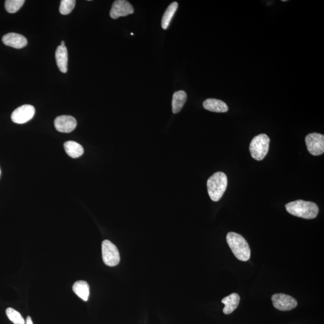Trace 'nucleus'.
Listing matches in <instances>:
<instances>
[{"label": "nucleus", "mask_w": 324, "mask_h": 324, "mask_svg": "<svg viewBox=\"0 0 324 324\" xmlns=\"http://www.w3.org/2000/svg\"><path fill=\"white\" fill-rule=\"evenodd\" d=\"M240 301V296L236 293H232L231 295L225 297L222 300V303L225 305L223 312L226 315L232 313L239 306Z\"/></svg>", "instance_id": "nucleus-14"}, {"label": "nucleus", "mask_w": 324, "mask_h": 324, "mask_svg": "<svg viewBox=\"0 0 324 324\" xmlns=\"http://www.w3.org/2000/svg\"><path fill=\"white\" fill-rule=\"evenodd\" d=\"M272 300L274 307L281 311L292 310L298 305L297 301L294 298L284 293H275L272 296Z\"/></svg>", "instance_id": "nucleus-7"}, {"label": "nucleus", "mask_w": 324, "mask_h": 324, "mask_svg": "<svg viewBox=\"0 0 324 324\" xmlns=\"http://www.w3.org/2000/svg\"><path fill=\"white\" fill-rule=\"evenodd\" d=\"M227 241L238 259L242 261H247L250 259L251 252L249 245L242 235L235 232H229L227 234Z\"/></svg>", "instance_id": "nucleus-2"}, {"label": "nucleus", "mask_w": 324, "mask_h": 324, "mask_svg": "<svg viewBox=\"0 0 324 324\" xmlns=\"http://www.w3.org/2000/svg\"><path fill=\"white\" fill-rule=\"evenodd\" d=\"M77 122L72 116L62 115L58 116L54 121L55 129L63 133H70L75 130Z\"/></svg>", "instance_id": "nucleus-10"}, {"label": "nucleus", "mask_w": 324, "mask_h": 324, "mask_svg": "<svg viewBox=\"0 0 324 324\" xmlns=\"http://www.w3.org/2000/svg\"><path fill=\"white\" fill-rule=\"evenodd\" d=\"M55 59L58 69L63 73H66L68 65V52L66 47L61 45L58 47L55 52Z\"/></svg>", "instance_id": "nucleus-13"}, {"label": "nucleus", "mask_w": 324, "mask_h": 324, "mask_svg": "<svg viewBox=\"0 0 324 324\" xmlns=\"http://www.w3.org/2000/svg\"><path fill=\"white\" fill-rule=\"evenodd\" d=\"M102 259L109 267H114L120 261V253L114 244L106 240L102 244Z\"/></svg>", "instance_id": "nucleus-5"}, {"label": "nucleus", "mask_w": 324, "mask_h": 324, "mask_svg": "<svg viewBox=\"0 0 324 324\" xmlns=\"http://www.w3.org/2000/svg\"><path fill=\"white\" fill-rule=\"evenodd\" d=\"M73 292L78 297L85 301H87L90 296V287L87 282L83 280L77 281L73 285Z\"/></svg>", "instance_id": "nucleus-15"}, {"label": "nucleus", "mask_w": 324, "mask_h": 324, "mask_svg": "<svg viewBox=\"0 0 324 324\" xmlns=\"http://www.w3.org/2000/svg\"><path fill=\"white\" fill-rule=\"evenodd\" d=\"M6 315L14 324H25L24 319L17 311L9 308L6 309Z\"/></svg>", "instance_id": "nucleus-20"}, {"label": "nucleus", "mask_w": 324, "mask_h": 324, "mask_svg": "<svg viewBox=\"0 0 324 324\" xmlns=\"http://www.w3.org/2000/svg\"><path fill=\"white\" fill-rule=\"evenodd\" d=\"M203 106L207 110L217 113H227L229 110L226 103L216 98H208L205 100Z\"/></svg>", "instance_id": "nucleus-12"}, {"label": "nucleus", "mask_w": 324, "mask_h": 324, "mask_svg": "<svg viewBox=\"0 0 324 324\" xmlns=\"http://www.w3.org/2000/svg\"><path fill=\"white\" fill-rule=\"evenodd\" d=\"M2 42L5 45L10 47L16 48V49H21V48L27 46V40L24 35L10 32V33L4 35L2 37Z\"/></svg>", "instance_id": "nucleus-11"}, {"label": "nucleus", "mask_w": 324, "mask_h": 324, "mask_svg": "<svg viewBox=\"0 0 324 324\" xmlns=\"http://www.w3.org/2000/svg\"><path fill=\"white\" fill-rule=\"evenodd\" d=\"M61 45H62V46H65V41H62V44H61Z\"/></svg>", "instance_id": "nucleus-23"}, {"label": "nucleus", "mask_w": 324, "mask_h": 324, "mask_svg": "<svg viewBox=\"0 0 324 324\" xmlns=\"http://www.w3.org/2000/svg\"><path fill=\"white\" fill-rule=\"evenodd\" d=\"M134 9L130 2L125 0H116L113 2L110 11L111 18L117 19L121 16H128L132 14Z\"/></svg>", "instance_id": "nucleus-9"}, {"label": "nucleus", "mask_w": 324, "mask_h": 324, "mask_svg": "<svg viewBox=\"0 0 324 324\" xmlns=\"http://www.w3.org/2000/svg\"><path fill=\"white\" fill-rule=\"evenodd\" d=\"M187 98V94L184 91L181 90L174 93L172 101V107L174 113H178L182 110L185 104Z\"/></svg>", "instance_id": "nucleus-16"}, {"label": "nucleus", "mask_w": 324, "mask_h": 324, "mask_svg": "<svg viewBox=\"0 0 324 324\" xmlns=\"http://www.w3.org/2000/svg\"><path fill=\"white\" fill-rule=\"evenodd\" d=\"M287 211L293 216L305 219H313L317 217L319 208L315 203L303 200L291 202L285 206Z\"/></svg>", "instance_id": "nucleus-1"}, {"label": "nucleus", "mask_w": 324, "mask_h": 324, "mask_svg": "<svg viewBox=\"0 0 324 324\" xmlns=\"http://www.w3.org/2000/svg\"><path fill=\"white\" fill-rule=\"evenodd\" d=\"M24 2V0H7L5 1V8L10 14H15L21 8Z\"/></svg>", "instance_id": "nucleus-19"}, {"label": "nucleus", "mask_w": 324, "mask_h": 324, "mask_svg": "<svg viewBox=\"0 0 324 324\" xmlns=\"http://www.w3.org/2000/svg\"><path fill=\"white\" fill-rule=\"evenodd\" d=\"M35 114V108L31 105H24L12 113V120L17 124H24L31 120Z\"/></svg>", "instance_id": "nucleus-8"}, {"label": "nucleus", "mask_w": 324, "mask_h": 324, "mask_svg": "<svg viewBox=\"0 0 324 324\" xmlns=\"http://www.w3.org/2000/svg\"><path fill=\"white\" fill-rule=\"evenodd\" d=\"M65 149L67 154L72 158H78L83 153L82 146L77 142L70 141L65 142Z\"/></svg>", "instance_id": "nucleus-17"}, {"label": "nucleus", "mask_w": 324, "mask_h": 324, "mask_svg": "<svg viewBox=\"0 0 324 324\" xmlns=\"http://www.w3.org/2000/svg\"><path fill=\"white\" fill-rule=\"evenodd\" d=\"M131 35H134V34L131 32Z\"/></svg>", "instance_id": "nucleus-24"}, {"label": "nucleus", "mask_w": 324, "mask_h": 324, "mask_svg": "<svg viewBox=\"0 0 324 324\" xmlns=\"http://www.w3.org/2000/svg\"><path fill=\"white\" fill-rule=\"evenodd\" d=\"M207 186L210 198L214 202L219 201L227 188V175L222 172H217L210 177Z\"/></svg>", "instance_id": "nucleus-3"}, {"label": "nucleus", "mask_w": 324, "mask_h": 324, "mask_svg": "<svg viewBox=\"0 0 324 324\" xmlns=\"http://www.w3.org/2000/svg\"><path fill=\"white\" fill-rule=\"evenodd\" d=\"M178 2H173L166 9L165 12L163 14L162 19V27L164 30L168 29L169 24H170L172 19L173 18L175 14L178 9Z\"/></svg>", "instance_id": "nucleus-18"}, {"label": "nucleus", "mask_w": 324, "mask_h": 324, "mask_svg": "<svg viewBox=\"0 0 324 324\" xmlns=\"http://www.w3.org/2000/svg\"><path fill=\"white\" fill-rule=\"evenodd\" d=\"M0 173H1V172H0Z\"/></svg>", "instance_id": "nucleus-25"}, {"label": "nucleus", "mask_w": 324, "mask_h": 324, "mask_svg": "<svg viewBox=\"0 0 324 324\" xmlns=\"http://www.w3.org/2000/svg\"><path fill=\"white\" fill-rule=\"evenodd\" d=\"M25 324H33V323H32V320L31 317L30 316H28L27 318V320L26 322H25Z\"/></svg>", "instance_id": "nucleus-22"}, {"label": "nucleus", "mask_w": 324, "mask_h": 324, "mask_svg": "<svg viewBox=\"0 0 324 324\" xmlns=\"http://www.w3.org/2000/svg\"><path fill=\"white\" fill-rule=\"evenodd\" d=\"M270 139L266 134L255 136L250 144L249 150L253 158L260 161L266 156L269 150Z\"/></svg>", "instance_id": "nucleus-4"}, {"label": "nucleus", "mask_w": 324, "mask_h": 324, "mask_svg": "<svg viewBox=\"0 0 324 324\" xmlns=\"http://www.w3.org/2000/svg\"><path fill=\"white\" fill-rule=\"evenodd\" d=\"M75 4V0H62L60 6V14L64 15L70 14L74 9Z\"/></svg>", "instance_id": "nucleus-21"}, {"label": "nucleus", "mask_w": 324, "mask_h": 324, "mask_svg": "<svg viewBox=\"0 0 324 324\" xmlns=\"http://www.w3.org/2000/svg\"><path fill=\"white\" fill-rule=\"evenodd\" d=\"M306 146L311 154L320 156L324 153V136L318 133H312L306 136Z\"/></svg>", "instance_id": "nucleus-6"}]
</instances>
